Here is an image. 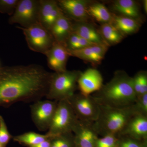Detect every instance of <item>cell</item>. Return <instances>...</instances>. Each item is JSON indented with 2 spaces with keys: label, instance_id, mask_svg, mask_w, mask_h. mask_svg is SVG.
Returning <instances> with one entry per match:
<instances>
[{
  "label": "cell",
  "instance_id": "cell-1",
  "mask_svg": "<svg viewBox=\"0 0 147 147\" xmlns=\"http://www.w3.org/2000/svg\"><path fill=\"white\" fill-rule=\"evenodd\" d=\"M52 73L37 64L0 68V107L34 102L45 97Z\"/></svg>",
  "mask_w": 147,
  "mask_h": 147
},
{
  "label": "cell",
  "instance_id": "cell-2",
  "mask_svg": "<svg viewBox=\"0 0 147 147\" xmlns=\"http://www.w3.org/2000/svg\"><path fill=\"white\" fill-rule=\"evenodd\" d=\"M99 105L113 108L131 106L137 99L133 78L123 70H118L113 78L91 95Z\"/></svg>",
  "mask_w": 147,
  "mask_h": 147
},
{
  "label": "cell",
  "instance_id": "cell-3",
  "mask_svg": "<svg viewBox=\"0 0 147 147\" xmlns=\"http://www.w3.org/2000/svg\"><path fill=\"white\" fill-rule=\"evenodd\" d=\"M100 108L99 116L92 126L98 135L102 137L108 134L117 137L129 119L136 115L132 105L123 108L100 105Z\"/></svg>",
  "mask_w": 147,
  "mask_h": 147
},
{
  "label": "cell",
  "instance_id": "cell-4",
  "mask_svg": "<svg viewBox=\"0 0 147 147\" xmlns=\"http://www.w3.org/2000/svg\"><path fill=\"white\" fill-rule=\"evenodd\" d=\"M81 72L79 70H66L52 73L45 97L57 101L68 99L78 88L77 81Z\"/></svg>",
  "mask_w": 147,
  "mask_h": 147
},
{
  "label": "cell",
  "instance_id": "cell-5",
  "mask_svg": "<svg viewBox=\"0 0 147 147\" xmlns=\"http://www.w3.org/2000/svg\"><path fill=\"white\" fill-rule=\"evenodd\" d=\"M78 120L67 99L60 100L58 102L55 115L46 134L51 137L72 132Z\"/></svg>",
  "mask_w": 147,
  "mask_h": 147
},
{
  "label": "cell",
  "instance_id": "cell-6",
  "mask_svg": "<svg viewBox=\"0 0 147 147\" xmlns=\"http://www.w3.org/2000/svg\"><path fill=\"white\" fill-rule=\"evenodd\" d=\"M22 30L30 50L45 55L55 41L49 30L39 23L27 28L17 26Z\"/></svg>",
  "mask_w": 147,
  "mask_h": 147
},
{
  "label": "cell",
  "instance_id": "cell-7",
  "mask_svg": "<svg viewBox=\"0 0 147 147\" xmlns=\"http://www.w3.org/2000/svg\"><path fill=\"white\" fill-rule=\"evenodd\" d=\"M67 100L78 120L91 123L96 120L100 113V105L91 95L74 94Z\"/></svg>",
  "mask_w": 147,
  "mask_h": 147
},
{
  "label": "cell",
  "instance_id": "cell-8",
  "mask_svg": "<svg viewBox=\"0 0 147 147\" xmlns=\"http://www.w3.org/2000/svg\"><path fill=\"white\" fill-rule=\"evenodd\" d=\"M40 0H19L15 11L9 19L10 24L27 28L38 23Z\"/></svg>",
  "mask_w": 147,
  "mask_h": 147
},
{
  "label": "cell",
  "instance_id": "cell-9",
  "mask_svg": "<svg viewBox=\"0 0 147 147\" xmlns=\"http://www.w3.org/2000/svg\"><path fill=\"white\" fill-rule=\"evenodd\" d=\"M58 101L38 100L30 105L32 120L40 131H48L57 109Z\"/></svg>",
  "mask_w": 147,
  "mask_h": 147
},
{
  "label": "cell",
  "instance_id": "cell-10",
  "mask_svg": "<svg viewBox=\"0 0 147 147\" xmlns=\"http://www.w3.org/2000/svg\"><path fill=\"white\" fill-rule=\"evenodd\" d=\"M103 79L100 71L95 68H89L81 71L77 81L80 93L90 96L98 91L103 86Z\"/></svg>",
  "mask_w": 147,
  "mask_h": 147
},
{
  "label": "cell",
  "instance_id": "cell-11",
  "mask_svg": "<svg viewBox=\"0 0 147 147\" xmlns=\"http://www.w3.org/2000/svg\"><path fill=\"white\" fill-rule=\"evenodd\" d=\"M58 5L65 15L75 22H88L90 18L87 12L90 1L59 0Z\"/></svg>",
  "mask_w": 147,
  "mask_h": 147
},
{
  "label": "cell",
  "instance_id": "cell-12",
  "mask_svg": "<svg viewBox=\"0 0 147 147\" xmlns=\"http://www.w3.org/2000/svg\"><path fill=\"white\" fill-rule=\"evenodd\" d=\"M76 147H96L98 135L92 123L78 120L72 129Z\"/></svg>",
  "mask_w": 147,
  "mask_h": 147
},
{
  "label": "cell",
  "instance_id": "cell-13",
  "mask_svg": "<svg viewBox=\"0 0 147 147\" xmlns=\"http://www.w3.org/2000/svg\"><path fill=\"white\" fill-rule=\"evenodd\" d=\"M120 137L147 140V116L137 114L132 116L118 135Z\"/></svg>",
  "mask_w": 147,
  "mask_h": 147
},
{
  "label": "cell",
  "instance_id": "cell-14",
  "mask_svg": "<svg viewBox=\"0 0 147 147\" xmlns=\"http://www.w3.org/2000/svg\"><path fill=\"white\" fill-rule=\"evenodd\" d=\"M62 13L57 1L40 0L38 23L49 31Z\"/></svg>",
  "mask_w": 147,
  "mask_h": 147
},
{
  "label": "cell",
  "instance_id": "cell-15",
  "mask_svg": "<svg viewBox=\"0 0 147 147\" xmlns=\"http://www.w3.org/2000/svg\"><path fill=\"white\" fill-rule=\"evenodd\" d=\"M45 55L47 57V65L55 72L67 70V63L70 55L64 45L55 41Z\"/></svg>",
  "mask_w": 147,
  "mask_h": 147
},
{
  "label": "cell",
  "instance_id": "cell-16",
  "mask_svg": "<svg viewBox=\"0 0 147 147\" xmlns=\"http://www.w3.org/2000/svg\"><path fill=\"white\" fill-rule=\"evenodd\" d=\"M108 47L106 45H93L80 50L68 52L70 56L96 65L99 64L104 59Z\"/></svg>",
  "mask_w": 147,
  "mask_h": 147
},
{
  "label": "cell",
  "instance_id": "cell-17",
  "mask_svg": "<svg viewBox=\"0 0 147 147\" xmlns=\"http://www.w3.org/2000/svg\"><path fill=\"white\" fill-rule=\"evenodd\" d=\"M72 32L93 44L109 46L102 38L99 30L88 22H75L73 23Z\"/></svg>",
  "mask_w": 147,
  "mask_h": 147
},
{
  "label": "cell",
  "instance_id": "cell-18",
  "mask_svg": "<svg viewBox=\"0 0 147 147\" xmlns=\"http://www.w3.org/2000/svg\"><path fill=\"white\" fill-rule=\"evenodd\" d=\"M72 24L71 20L63 13L61 14L50 30L56 42L64 45L72 33Z\"/></svg>",
  "mask_w": 147,
  "mask_h": 147
},
{
  "label": "cell",
  "instance_id": "cell-19",
  "mask_svg": "<svg viewBox=\"0 0 147 147\" xmlns=\"http://www.w3.org/2000/svg\"><path fill=\"white\" fill-rule=\"evenodd\" d=\"M139 21L137 19L126 16L113 14L111 24L125 36L139 31L141 25Z\"/></svg>",
  "mask_w": 147,
  "mask_h": 147
},
{
  "label": "cell",
  "instance_id": "cell-20",
  "mask_svg": "<svg viewBox=\"0 0 147 147\" xmlns=\"http://www.w3.org/2000/svg\"><path fill=\"white\" fill-rule=\"evenodd\" d=\"M113 8L121 16L139 20L141 16L138 3L133 0H117L114 2Z\"/></svg>",
  "mask_w": 147,
  "mask_h": 147
},
{
  "label": "cell",
  "instance_id": "cell-21",
  "mask_svg": "<svg viewBox=\"0 0 147 147\" xmlns=\"http://www.w3.org/2000/svg\"><path fill=\"white\" fill-rule=\"evenodd\" d=\"M89 16L101 24L111 23L113 14L103 4L90 2L87 7Z\"/></svg>",
  "mask_w": 147,
  "mask_h": 147
},
{
  "label": "cell",
  "instance_id": "cell-22",
  "mask_svg": "<svg viewBox=\"0 0 147 147\" xmlns=\"http://www.w3.org/2000/svg\"><path fill=\"white\" fill-rule=\"evenodd\" d=\"M99 31L109 46L118 44L125 37L111 23L101 24Z\"/></svg>",
  "mask_w": 147,
  "mask_h": 147
},
{
  "label": "cell",
  "instance_id": "cell-23",
  "mask_svg": "<svg viewBox=\"0 0 147 147\" xmlns=\"http://www.w3.org/2000/svg\"><path fill=\"white\" fill-rule=\"evenodd\" d=\"M47 134H41L34 131L25 132L20 135L13 136L14 142L28 147L37 144L50 138Z\"/></svg>",
  "mask_w": 147,
  "mask_h": 147
},
{
  "label": "cell",
  "instance_id": "cell-24",
  "mask_svg": "<svg viewBox=\"0 0 147 147\" xmlns=\"http://www.w3.org/2000/svg\"><path fill=\"white\" fill-rule=\"evenodd\" d=\"M93 45L96 44L72 32L66 40L64 46L68 51H72L80 50Z\"/></svg>",
  "mask_w": 147,
  "mask_h": 147
},
{
  "label": "cell",
  "instance_id": "cell-25",
  "mask_svg": "<svg viewBox=\"0 0 147 147\" xmlns=\"http://www.w3.org/2000/svg\"><path fill=\"white\" fill-rule=\"evenodd\" d=\"M132 78L134 92L137 98L147 93V71H139Z\"/></svg>",
  "mask_w": 147,
  "mask_h": 147
},
{
  "label": "cell",
  "instance_id": "cell-26",
  "mask_svg": "<svg viewBox=\"0 0 147 147\" xmlns=\"http://www.w3.org/2000/svg\"><path fill=\"white\" fill-rule=\"evenodd\" d=\"M51 147H76L72 132L51 137Z\"/></svg>",
  "mask_w": 147,
  "mask_h": 147
},
{
  "label": "cell",
  "instance_id": "cell-27",
  "mask_svg": "<svg viewBox=\"0 0 147 147\" xmlns=\"http://www.w3.org/2000/svg\"><path fill=\"white\" fill-rule=\"evenodd\" d=\"M118 138L117 147H147V140H138L127 137Z\"/></svg>",
  "mask_w": 147,
  "mask_h": 147
},
{
  "label": "cell",
  "instance_id": "cell-28",
  "mask_svg": "<svg viewBox=\"0 0 147 147\" xmlns=\"http://www.w3.org/2000/svg\"><path fill=\"white\" fill-rule=\"evenodd\" d=\"M12 138L13 136L9 133L4 119L0 115V144L3 147H6Z\"/></svg>",
  "mask_w": 147,
  "mask_h": 147
},
{
  "label": "cell",
  "instance_id": "cell-29",
  "mask_svg": "<svg viewBox=\"0 0 147 147\" xmlns=\"http://www.w3.org/2000/svg\"><path fill=\"white\" fill-rule=\"evenodd\" d=\"M132 107L136 115L147 116V93L137 98Z\"/></svg>",
  "mask_w": 147,
  "mask_h": 147
},
{
  "label": "cell",
  "instance_id": "cell-30",
  "mask_svg": "<svg viewBox=\"0 0 147 147\" xmlns=\"http://www.w3.org/2000/svg\"><path fill=\"white\" fill-rule=\"evenodd\" d=\"M119 138L113 134H108L98 138L96 147H117Z\"/></svg>",
  "mask_w": 147,
  "mask_h": 147
},
{
  "label": "cell",
  "instance_id": "cell-31",
  "mask_svg": "<svg viewBox=\"0 0 147 147\" xmlns=\"http://www.w3.org/2000/svg\"><path fill=\"white\" fill-rule=\"evenodd\" d=\"M19 0H0V11L12 15Z\"/></svg>",
  "mask_w": 147,
  "mask_h": 147
},
{
  "label": "cell",
  "instance_id": "cell-32",
  "mask_svg": "<svg viewBox=\"0 0 147 147\" xmlns=\"http://www.w3.org/2000/svg\"><path fill=\"white\" fill-rule=\"evenodd\" d=\"M29 147H51V137L37 144Z\"/></svg>",
  "mask_w": 147,
  "mask_h": 147
},
{
  "label": "cell",
  "instance_id": "cell-33",
  "mask_svg": "<svg viewBox=\"0 0 147 147\" xmlns=\"http://www.w3.org/2000/svg\"><path fill=\"white\" fill-rule=\"evenodd\" d=\"M144 9L145 12L147 13V1L145 0L144 2Z\"/></svg>",
  "mask_w": 147,
  "mask_h": 147
},
{
  "label": "cell",
  "instance_id": "cell-34",
  "mask_svg": "<svg viewBox=\"0 0 147 147\" xmlns=\"http://www.w3.org/2000/svg\"><path fill=\"white\" fill-rule=\"evenodd\" d=\"M0 147H3L2 146H1V144H0Z\"/></svg>",
  "mask_w": 147,
  "mask_h": 147
},
{
  "label": "cell",
  "instance_id": "cell-35",
  "mask_svg": "<svg viewBox=\"0 0 147 147\" xmlns=\"http://www.w3.org/2000/svg\"><path fill=\"white\" fill-rule=\"evenodd\" d=\"M0 68H1V67H0Z\"/></svg>",
  "mask_w": 147,
  "mask_h": 147
}]
</instances>
